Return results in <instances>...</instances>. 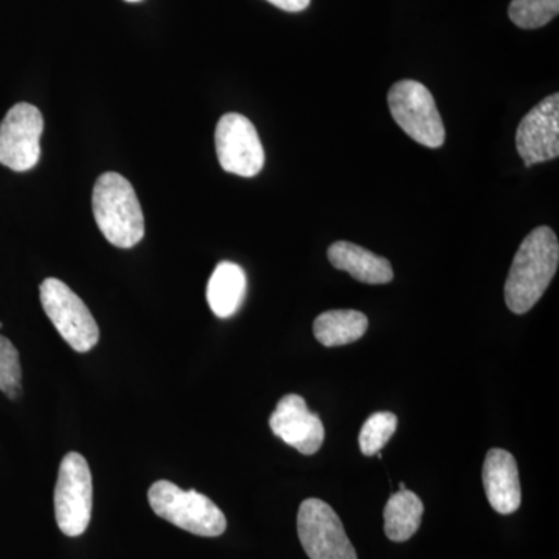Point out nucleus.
<instances>
[{
	"label": "nucleus",
	"instance_id": "2",
	"mask_svg": "<svg viewBox=\"0 0 559 559\" xmlns=\"http://www.w3.org/2000/svg\"><path fill=\"white\" fill-rule=\"evenodd\" d=\"M92 210L103 237L120 249H131L145 237V218L138 193L119 173H103L92 191Z\"/></svg>",
	"mask_w": 559,
	"mask_h": 559
},
{
	"label": "nucleus",
	"instance_id": "21",
	"mask_svg": "<svg viewBox=\"0 0 559 559\" xmlns=\"http://www.w3.org/2000/svg\"><path fill=\"white\" fill-rule=\"evenodd\" d=\"M124 2L135 3V2H142V0H124Z\"/></svg>",
	"mask_w": 559,
	"mask_h": 559
},
{
	"label": "nucleus",
	"instance_id": "10",
	"mask_svg": "<svg viewBox=\"0 0 559 559\" xmlns=\"http://www.w3.org/2000/svg\"><path fill=\"white\" fill-rule=\"evenodd\" d=\"M518 153L525 167L557 159L559 156V95L544 98L528 110L516 131Z\"/></svg>",
	"mask_w": 559,
	"mask_h": 559
},
{
	"label": "nucleus",
	"instance_id": "18",
	"mask_svg": "<svg viewBox=\"0 0 559 559\" xmlns=\"http://www.w3.org/2000/svg\"><path fill=\"white\" fill-rule=\"evenodd\" d=\"M399 426V418L392 412H377L364 423L359 433L360 452L367 457L380 454Z\"/></svg>",
	"mask_w": 559,
	"mask_h": 559
},
{
	"label": "nucleus",
	"instance_id": "20",
	"mask_svg": "<svg viewBox=\"0 0 559 559\" xmlns=\"http://www.w3.org/2000/svg\"><path fill=\"white\" fill-rule=\"evenodd\" d=\"M272 5L289 13H299V11L307 10L310 7L311 0H267Z\"/></svg>",
	"mask_w": 559,
	"mask_h": 559
},
{
	"label": "nucleus",
	"instance_id": "17",
	"mask_svg": "<svg viewBox=\"0 0 559 559\" xmlns=\"http://www.w3.org/2000/svg\"><path fill=\"white\" fill-rule=\"evenodd\" d=\"M559 13V0H511L509 16L524 31H535L554 21Z\"/></svg>",
	"mask_w": 559,
	"mask_h": 559
},
{
	"label": "nucleus",
	"instance_id": "11",
	"mask_svg": "<svg viewBox=\"0 0 559 559\" xmlns=\"http://www.w3.org/2000/svg\"><path fill=\"white\" fill-rule=\"evenodd\" d=\"M270 426L274 436L304 455L316 454L325 440V428L319 415L308 409L299 395L283 396L272 412Z\"/></svg>",
	"mask_w": 559,
	"mask_h": 559
},
{
	"label": "nucleus",
	"instance_id": "12",
	"mask_svg": "<svg viewBox=\"0 0 559 559\" xmlns=\"http://www.w3.org/2000/svg\"><path fill=\"white\" fill-rule=\"evenodd\" d=\"M485 492L492 510L499 514L516 513L521 507V481L516 459L506 450H489L484 463Z\"/></svg>",
	"mask_w": 559,
	"mask_h": 559
},
{
	"label": "nucleus",
	"instance_id": "8",
	"mask_svg": "<svg viewBox=\"0 0 559 559\" xmlns=\"http://www.w3.org/2000/svg\"><path fill=\"white\" fill-rule=\"evenodd\" d=\"M44 119L31 103H17L0 123V164L24 173L38 165Z\"/></svg>",
	"mask_w": 559,
	"mask_h": 559
},
{
	"label": "nucleus",
	"instance_id": "9",
	"mask_svg": "<svg viewBox=\"0 0 559 559\" xmlns=\"http://www.w3.org/2000/svg\"><path fill=\"white\" fill-rule=\"evenodd\" d=\"M215 145L224 171L253 178L263 170V143L248 117L237 112L221 117L216 124Z\"/></svg>",
	"mask_w": 559,
	"mask_h": 559
},
{
	"label": "nucleus",
	"instance_id": "7",
	"mask_svg": "<svg viewBox=\"0 0 559 559\" xmlns=\"http://www.w3.org/2000/svg\"><path fill=\"white\" fill-rule=\"evenodd\" d=\"M297 532L310 559H358L340 516L323 500L312 498L301 502Z\"/></svg>",
	"mask_w": 559,
	"mask_h": 559
},
{
	"label": "nucleus",
	"instance_id": "14",
	"mask_svg": "<svg viewBox=\"0 0 559 559\" xmlns=\"http://www.w3.org/2000/svg\"><path fill=\"white\" fill-rule=\"evenodd\" d=\"M248 280L237 263L223 261L213 271L207 285L210 310L219 319H229L240 310L246 297Z\"/></svg>",
	"mask_w": 559,
	"mask_h": 559
},
{
	"label": "nucleus",
	"instance_id": "1",
	"mask_svg": "<svg viewBox=\"0 0 559 559\" xmlns=\"http://www.w3.org/2000/svg\"><path fill=\"white\" fill-rule=\"evenodd\" d=\"M558 264L559 242L555 231L547 226L530 231L514 255L506 283L510 311L525 314L532 310L549 288Z\"/></svg>",
	"mask_w": 559,
	"mask_h": 559
},
{
	"label": "nucleus",
	"instance_id": "15",
	"mask_svg": "<svg viewBox=\"0 0 559 559\" xmlns=\"http://www.w3.org/2000/svg\"><path fill=\"white\" fill-rule=\"evenodd\" d=\"M369 330V319L355 310L322 312L314 320V336L323 347H342L359 341Z\"/></svg>",
	"mask_w": 559,
	"mask_h": 559
},
{
	"label": "nucleus",
	"instance_id": "13",
	"mask_svg": "<svg viewBox=\"0 0 559 559\" xmlns=\"http://www.w3.org/2000/svg\"><path fill=\"white\" fill-rule=\"evenodd\" d=\"M329 260L336 270L348 272L353 278L367 285H385L393 280L392 264L384 257L348 241L330 246Z\"/></svg>",
	"mask_w": 559,
	"mask_h": 559
},
{
	"label": "nucleus",
	"instance_id": "5",
	"mask_svg": "<svg viewBox=\"0 0 559 559\" xmlns=\"http://www.w3.org/2000/svg\"><path fill=\"white\" fill-rule=\"evenodd\" d=\"M40 304L47 318L70 348L91 352L100 340V329L90 308L58 278H46L39 286Z\"/></svg>",
	"mask_w": 559,
	"mask_h": 559
},
{
	"label": "nucleus",
	"instance_id": "22",
	"mask_svg": "<svg viewBox=\"0 0 559 559\" xmlns=\"http://www.w3.org/2000/svg\"><path fill=\"white\" fill-rule=\"evenodd\" d=\"M400 489H406V485L400 484Z\"/></svg>",
	"mask_w": 559,
	"mask_h": 559
},
{
	"label": "nucleus",
	"instance_id": "4",
	"mask_svg": "<svg viewBox=\"0 0 559 559\" xmlns=\"http://www.w3.org/2000/svg\"><path fill=\"white\" fill-rule=\"evenodd\" d=\"M389 108L401 130L419 145L440 148L447 138L443 120L428 87L403 80L389 91Z\"/></svg>",
	"mask_w": 559,
	"mask_h": 559
},
{
	"label": "nucleus",
	"instance_id": "6",
	"mask_svg": "<svg viewBox=\"0 0 559 559\" xmlns=\"http://www.w3.org/2000/svg\"><path fill=\"white\" fill-rule=\"evenodd\" d=\"M53 498L61 532L70 538L83 535L92 516V474L87 460L79 452H69L61 460Z\"/></svg>",
	"mask_w": 559,
	"mask_h": 559
},
{
	"label": "nucleus",
	"instance_id": "19",
	"mask_svg": "<svg viewBox=\"0 0 559 559\" xmlns=\"http://www.w3.org/2000/svg\"><path fill=\"white\" fill-rule=\"evenodd\" d=\"M2 329V322H0ZM0 392L10 400H17L22 393V367L20 352L13 342L0 334Z\"/></svg>",
	"mask_w": 559,
	"mask_h": 559
},
{
	"label": "nucleus",
	"instance_id": "3",
	"mask_svg": "<svg viewBox=\"0 0 559 559\" xmlns=\"http://www.w3.org/2000/svg\"><path fill=\"white\" fill-rule=\"evenodd\" d=\"M151 509L176 527L204 538H216L227 528L223 511L213 500L194 489L179 488L168 480H157L148 491Z\"/></svg>",
	"mask_w": 559,
	"mask_h": 559
},
{
	"label": "nucleus",
	"instance_id": "16",
	"mask_svg": "<svg viewBox=\"0 0 559 559\" xmlns=\"http://www.w3.org/2000/svg\"><path fill=\"white\" fill-rule=\"evenodd\" d=\"M425 506L409 489H400L390 496L384 509V532L393 543H406L421 525Z\"/></svg>",
	"mask_w": 559,
	"mask_h": 559
}]
</instances>
